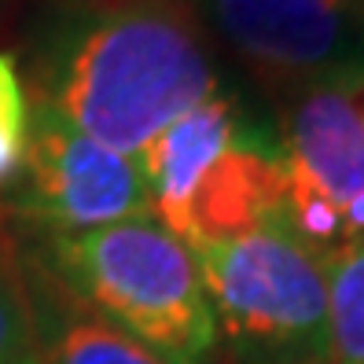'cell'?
<instances>
[{
    "label": "cell",
    "mask_w": 364,
    "mask_h": 364,
    "mask_svg": "<svg viewBox=\"0 0 364 364\" xmlns=\"http://www.w3.org/2000/svg\"><path fill=\"white\" fill-rule=\"evenodd\" d=\"M357 23H360V41H364V0H357Z\"/></svg>",
    "instance_id": "13"
},
{
    "label": "cell",
    "mask_w": 364,
    "mask_h": 364,
    "mask_svg": "<svg viewBox=\"0 0 364 364\" xmlns=\"http://www.w3.org/2000/svg\"><path fill=\"white\" fill-rule=\"evenodd\" d=\"M243 129H247V122L240 114V107H235V100L218 92V96L196 103L191 111H184L181 118H173L136 155L144 181H147V196H151V213L166 228L173 225V218L188 203L199 177L210 169V162Z\"/></svg>",
    "instance_id": "8"
},
{
    "label": "cell",
    "mask_w": 364,
    "mask_h": 364,
    "mask_svg": "<svg viewBox=\"0 0 364 364\" xmlns=\"http://www.w3.org/2000/svg\"><path fill=\"white\" fill-rule=\"evenodd\" d=\"M196 265L232 364H328L324 258L284 210L235 240L196 247Z\"/></svg>",
    "instance_id": "3"
},
{
    "label": "cell",
    "mask_w": 364,
    "mask_h": 364,
    "mask_svg": "<svg viewBox=\"0 0 364 364\" xmlns=\"http://www.w3.org/2000/svg\"><path fill=\"white\" fill-rule=\"evenodd\" d=\"M11 210L41 240H67L151 213V196L136 155L114 151L55 107L33 103Z\"/></svg>",
    "instance_id": "4"
},
{
    "label": "cell",
    "mask_w": 364,
    "mask_h": 364,
    "mask_svg": "<svg viewBox=\"0 0 364 364\" xmlns=\"http://www.w3.org/2000/svg\"><path fill=\"white\" fill-rule=\"evenodd\" d=\"M284 199H287V162L280 144H272L254 125H247L210 162V169L191 188L188 203L169 225V232L191 250L225 243L276 218L284 210Z\"/></svg>",
    "instance_id": "7"
},
{
    "label": "cell",
    "mask_w": 364,
    "mask_h": 364,
    "mask_svg": "<svg viewBox=\"0 0 364 364\" xmlns=\"http://www.w3.org/2000/svg\"><path fill=\"white\" fill-rule=\"evenodd\" d=\"M33 103L15 52H0V188L11 184L26 155Z\"/></svg>",
    "instance_id": "12"
},
{
    "label": "cell",
    "mask_w": 364,
    "mask_h": 364,
    "mask_svg": "<svg viewBox=\"0 0 364 364\" xmlns=\"http://www.w3.org/2000/svg\"><path fill=\"white\" fill-rule=\"evenodd\" d=\"M41 364H162L63 287L37 258H23Z\"/></svg>",
    "instance_id": "9"
},
{
    "label": "cell",
    "mask_w": 364,
    "mask_h": 364,
    "mask_svg": "<svg viewBox=\"0 0 364 364\" xmlns=\"http://www.w3.org/2000/svg\"><path fill=\"white\" fill-rule=\"evenodd\" d=\"M0 364H41L26 269L11 243H4V235H0Z\"/></svg>",
    "instance_id": "11"
},
{
    "label": "cell",
    "mask_w": 364,
    "mask_h": 364,
    "mask_svg": "<svg viewBox=\"0 0 364 364\" xmlns=\"http://www.w3.org/2000/svg\"><path fill=\"white\" fill-rule=\"evenodd\" d=\"M30 77L37 103L122 155H140L173 118L221 92L184 0H59Z\"/></svg>",
    "instance_id": "1"
},
{
    "label": "cell",
    "mask_w": 364,
    "mask_h": 364,
    "mask_svg": "<svg viewBox=\"0 0 364 364\" xmlns=\"http://www.w3.org/2000/svg\"><path fill=\"white\" fill-rule=\"evenodd\" d=\"M287 181L324 199L350 243L364 240V63L320 74L284 96Z\"/></svg>",
    "instance_id": "6"
},
{
    "label": "cell",
    "mask_w": 364,
    "mask_h": 364,
    "mask_svg": "<svg viewBox=\"0 0 364 364\" xmlns=\"http://www.w3.org/2000/svg\"><path fill=\"white\" fill-rule=\"evenodd\" d=\"M328 276V364H364V240L324 258Z\"/></svg>",
    "instance_id": "10"
},
{
    "label": "cell",
    "mask_w": 364,
    "mask_h": 364,
    "mask_svg": "<svg viewBox=\"0 0 364 364\" xmlns=\"http://www.w3.org/2000/svg\"><path fill=\"white\" fill-rule=\"evenodd\" d=\"M41 265L162 364H213L218 328L196 254L155 213L41 240Z\"/></svg>",
    "instance_id": "2"
},
{
    "label": "cell",
    "mask_w": 364,
    "mask_h": 364,
    "mask_svg": "<svg viewBox=\"0 0 364 364\" xmlns=\"http://www.w3.org/2000/svg\"><path fill=\"white\" fill-rule=\"evenodd\" d=\"M272 92L360 63L357 0H184Z\"/></svg>",
    "instance_id": "5"
}]
</instances>
